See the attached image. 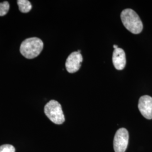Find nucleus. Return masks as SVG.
<instances>
[{"mask_svg": "<svg viewBox=\"0 0 152 152\" xmlns=\"http://www.w3.org/2000/svg\"><path fill=\"white\" fill-rule=\"evenodd\" d=\"M122 22L125 28L133 34H139L143 29L142 23L136 12L131 9H126L121 14Z\"/></svg>", "mask_w": 152, "mask_h": 152, "instance_id": "1", "label": "nucleus"}, {"mask_svg": "<svg viewBox=\"0 0 152 152\" xmlns=\"http://www.w3.org/2000/svg\"><path fill=\"white\" fill-rule=\"evenodd\" d=\"M44 43L37 37L27 38L22 42L20 52L26 58L31 59L38 56L43 50Z\"/></svg>", "mask_w": 152, "mask_h": 152, "instance_id": "2", "label": "nucleus"}, {"mask_svg": "<svg viewBox=\"0 0 152 152\" xmlns=\"http://www.w3.org/2000/svg\"><path fill=\"white\" fill-rule=\"evenodd\" d=\"M44 112L49 120L55 124L61 125L65 121V117L60 104L54 100H50L44 108Z\"/></svg>", "mask_w": 152, "mask_h": 152, "instance_id": "3", "label": "nucleus"}, {"mask_svg": "<svg viewBox=\"0 0 152 152\" xmlns=\"http://www.w3.org/2000/svg\"><path fill=\"white\" fill-rule=\"evenodd\" d=\"M129 134L125 128H121L117 131L113 140L115 152H125L129 144Z\"/></svg>", "mask_w": 152, "mask_h": 152, "instance_id": "4", "label": "nucleus"}, {"mask_svg": "<svg viewBox=\"0 0 152 152\" xmlns=\"http://www.w3.org/2000/svg\"><path fill=\"white\" fill-rule=\"evenodd\" d=\"M83 58L78 51L73 52L67 58L65 62L66 69L69 73H73L78 71L81 66Z\"/></svg>", "mask_w": 152, "mask_h": 152, "instance_id": "5", "label": "nucleus"}, {"mask_svg": "<svg viewBox=\"0 0 152 152\" xmlns=\"http://www.w3.org/2000/svg\"><path fill=\"white\" fill-rule=\"evenodd\" d=\"M138 108L144 117L148 120H152V97L148 95H144L140 97L139 100Z\"/></svg>", "mask_w": 152, "mask_h": 152, "instance_id": "6", "label": "nucleus"}, {"mask_svg": "<svg viewBox=\"0 0 152 152\" xmlns=\"http://www.w3.org/2000/svg\"><path fill=\"white\" fill-rule=\"evenodd\" d=\"M112 60L114 67L117 70L124 69L126 64V58L125 51L122 49H114L113 53Z\"/></svg>", "mask_w": 152, "mask_h": 152, "instance_id": "7", "label": "nucleus"}, {"mask_svg": "<svg viewBox=\"0 0 152 152\" xmlns=\"http://www.w3.org/2000/svg\"><path fill=\"white\" fill-rule=\"evenodd\" d=\"M17 4L19 10L23 13H27L32 8L31 3L28 0H18L17 1Z\"/></svg>", "mask_w": 152, "mask_h": 152, "instance_id": "8", "label": "nucleus"}, {"mask_svg": "<svg viewBox=\"0 0 152 152\" xmlns=\"http://www.w3.org/2000/svg\"><path fill=\"white\" fill-rule=\"evenodd\" d=\"M10 9V5L7 1L0 3V16H5Z\"/></svg>", "mask_w": 152, "mask_h": 152, "instance_id": "9", "label": "nucleus"}, {"mask_svg": "<svg viewBox=\"0 0 152 152\" xmlns=\"http://www.w3.org/2000/svg\"><path fill=\"white\" fill-rule=\"evenodd\" d=\"M0 152H15V149L12 145L4 144L0 146Z\"/></svg>", "mask_w": 152, "mask_h": 152, "instance_id": "10", "label": "nucleus"}, {"mask_svg": "<svg viewBox=\"0 0 152 152\" xmlns=\"http://www.w3.org/2000/svg\"><path fill=\"white\" fill-rule=\"evenodd\" d=\"M113 48H114V49H117V48H118V46L117 45H113Z\"/></svg>", "mask_w": 152, "mask_h": 152, "instance_id": "11", "label": "nucleus"}]
</instances>
